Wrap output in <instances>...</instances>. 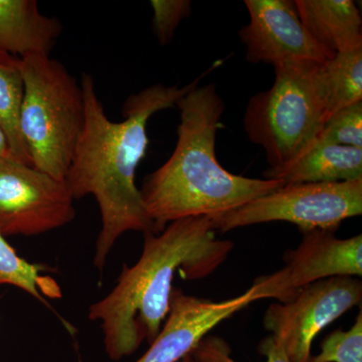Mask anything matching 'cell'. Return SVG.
<instances>
[{"instance_id":"6da1fadb","label":"cell","mask_w":362,"mask_h":362,"mask_svg":"<svg viewBox=\"0 0 362 362\" xmlns=\"http://www.w3.org/2000/svg\"><path fill=\"white\" fill-rule=\"evenodd\" d=\"M201 78L182 88L152 85L131 95L123 106L124 120L113 122L98 96L94 78L83 75L85 124L65 181L75 201L92 195L99 206L102 228L94 256L99 270L124 233H156L135 183L136 170L148 150L147 124L157 112L176 107Z\"/></svg>"},{"instance_id":"7a4b0ae2","label":"cell","mask_w":362,"mask_h":362,"mask_svg":"<svg viewBox=\"0 0 362 362\" xmlns=\"http://www.w3.org/2000/svg\"><path fill=\"white\" fill-rule=\"evenodd\" d=\"M144 237L137 263L125 264L113 290L89 309L90 320L101 323L105 351L113 361L134 354L144 340L154 341L168 317L176 272L187 280L206 278L233 247L216 238L211 216L171 221Z\"/></svg>"},{"instance_id":"3957f363","label":"cell","mask_w":362,"mask_h":362,"mask_svg":"<svg viewBox=\"0 0 362 362\" xmlns=\"http://www.w3.org/2000/svg\"><path fill=\"white\" fill-rule=\"evenodd\" d=\"M176 107L180 124L175 148L140 189L156 233L181 218L228 213L284 185L233 175L218 161L216 134L226 106L216 84L197 86Z\"/></svg>"},{"instance_id":"277c9868","label":"cell","mask_w":362,"mask_h":362,"mask_svg":"<svg viewBox=\"0 0 362 362\" xmlns=\"http://www.w3.org/2000/svg\"><path fill=\"white\" fill-rule=\"evenodd\" d=\"M21 59L25 83L20 128L33 168L65 180L85 124L82 86L47 54Z\"/></svg>"},{"instance_id":"5b68a950","label":"cell","mask_w":362,"mask_h":362,"mask_svg":"<svg viewBox=\"0 0 362 362\" xmlns=\"http://www.w3.org/2000/svg\"><path fill=\"white\" fill-rule=\"evenodd\" d=\"M322 64L274 66L273 86L247 102L245 131L265 150L269 168L294 160L322 132L327 122Z\"/></svg>"},{"instance_id":"8992f818","label":"cell","mask_w":362,"mask_h":362,"mask_svg":"<svg viewBox=\"0 0 362 362\" xmlns=\"http://www.w3.org/2000/svg\"><path fill=\"white\" fill-rule=\"evenodd\" d=\"M362 214V180L339 182L293 183L211 218L216 230L287 221L302 233H334L343 221Z\"/></svg>"},{"instance_id":"52a82bcc","label":"cell","mask_w":362,"mask_h":362,"mask_svg":"<svg viewBox=\"0 0 362 362\" xmlns=\"http://www.w3.org/2000/svg\"><path fill=\"white\" fill-rule=\"evenodd\" d=\"M66 181L9 156L0 160V233L42 235L68 225L76 209Z\"/></svg>"},{"instance_id":"ba28073f","label":"cell","mask_w":362,"mask_h":362,"mask_svg":"<svg viewBox=\"0 0 362 362\" xmlns=\"http://www.w3.org/2000/svg\"><path fill=\"white\" fill-rule=\"evenodd\" d=\"M361 281L324 279L307 286L287 303L270 305L264 326L291 362H309L314 338L324 327L361 304Z\"/></svg>"},{"instance_id":"9c48e42d","label":"cell","mask_w":362,"mask_h":362,"mask_svg":"<svg viewBox=\"0 0 362 362\" xmlns=\"http://www.w3.org/2000/svg\"><path fill=\"white\" fill-rule=\"evenodd\" d=\"M296 250L286 252L285 266L255 280L250 288L255 301L265 298L287 303L307 286L332 277L362 275V235L338 239L334 233L303 232Z\"/></svg>"},{"instance_id":"30bf717a","label":"cell","mask_w":362,"mask_h":362,"mask_svg":"<svg viewBox=\"0 0 362 362\" xmlns=\"http://www.w3.org/2000/svg\"><path fill=\"white\" fill-rule=\"evenodd\" d=\"M244 4L250 21L239 35L249 63L322 64L334 57L307 32L292 0H246Z\"/></svg>"},{"instance_id":"8fae6325","label":"cell","mask_w":362,"mask_h":362,"mask_svg":"<svg viewBox=\"0 0 362 362\" xmlns=\"http://www.w3.org/2000/svg\"><path fill=\"white\" fill-rule=\"evenodd\" d=\"M254 301L251 289L232 299L214 302L173 288L163 328L136 362L181 361L197 349L209 331Z\"/></svg>"},{"instance_id":"7c38bea8","label":"cell","mask_w":362,"mask_h":362,"mask_svg":"<svg viewBox=\"0 0 362 362\" xmlns=\"http://www.w3.org/2000/svg\"><path fill=\"white\" fill-rule=\"evenodd\" d=\"M264 176L284 185L362 180V148L333 144L318 136L294 160L269 168Z\"/></svg>"},{"instance_id":"4fadbf2b","label":"cell","mask_w":362,"mask_h":362,"mask_svg":"<svg viewBox=\"0 0 362 362\" xmlns=\"http://www.w3.org/2000/svg\"><path fill=\"white\" fill-rule=\"evenodd\" d=\"M63 25L40 13L35 0H0V52L51 56Z\"/></svg>"},{"instance_id":"5bb4252c","label":"cell","mask_w":362,"mask_h":362,"mask_svg":"<svg viewBox=\"0 0 362 362\" xmlns=\"http://www.w3.org/2000/svg\"><path fill=\"white\" fill-rule=\"evenodd\" d=\"M300 20L312 37L337 52L362 47L361 11L352 0H294Z\"/></svg>"},{"instance_id":"9a60e30c","label":"cell","mask_w":362,"mask_h":362,"mask_svg":"<svg viewBox=\"0 0 362 362\" xmlns=\"http://www.w3.org/2000/svg\"><path fill=\"white\" fill-rule=\"evenodd\" d=\"M23 95L25 83L20 58L0 52V128L6 136L13 156L33 166L21 134L20 117Z\"/></svg>"},{"instance_id":"2e32d148","label":"cell","mask_w":362,"mask_h":362,"mask_svg":"<svg viewBox=\"0 0 362 362\" xmlns=\"http://www.w3.org/2000/svg\"><path fill=\"white\" fill-rule=\"evenodd\" d=\"M327 120L345 107L362 101V47L337 52L322 64Z\"/></svg>"},{"instance_id":"e0dca14e","label":"cell","mask_w":362,"mask_h":362,"mask_svg":"<svg viewBox=\"0 0 362 362\" xmlns=\"http://www.w3.org/2000/svg\"><path fill=\"white\" fill-rule=\"evenodd\" d=\"M4 238L0 233V287L11 285L20 288L51 308L45 297H61L59 285L52 278L40 275L44 267L21 258Z\"/></svg>"},{"instance_id":"ac0fdd59","label":"cell","mask_w":362,"mask_h":362,"mask_svg":"<svg viewBox=\"0 0 362 362\" xmlns=\"http://www.w3.org/2000/svg\"><path fill=\"white\" fill-rule=\"evenodd\" d=\"M309 362H362V312L349 331L337 330L326 337L320 354Z\"/></svg>"},{"instance_id":"d6986e66","label":"cell","mask_w":362,"mask_h":362,"mask_svg":"<svg viewBox=\"0 0 362 362\" xmlns=\"http://www.w3.org/2000/svg\"><path fill=\"white\" fill-rule=\"evenodd\" d=\"M319 137L333 144L362 148V101L333 114Z\"/></svg>"},{"instance_id":"ffe728a7","label":"cell","mask_w":362,"mask_h":362,"mask_svg":"<svg viewBox=\"0 0 362 362\" xmlns=\"http://www.w3.org/2000/svg\"><path fill=\"white\" fill-rule=\"evenodd\" d=\"M152 30L161 45H168L183 20L189 18L192 6L189 0H152Z\"/></svg>"},{"instance_id":"44dd1931","label":"cell","mask_w":362,"mask_h":362,"mask_svg":"<svg viewBox=\"0 0 362 362\" xmlns=\"http://www.w3.org/2000/svg\"><path fill=\"white\" fill-rule=\"evenodd\" d=\"M259 350L263 356H266V362H291L288 358L284 349L277 344L272 337L265 338L261 342ZM207 354H209L207 361L211 362H235L228 358V356H223V354L218 350H211Z\"/></svg>"},{"instance_id":"7402d4cb","label":"cell","mask_w":362,"mask_h":362,"mask_svg":"<svg viewBox=\"0 0 362 362\" xmlns=\"http://www.w3.org/2000/svg\"><path fill=\"white\" fill-rule=\"evenodd\" d=\"M9 156H13V154H11V149H9L6 136L1 128H0V160Z\"/></svg>"},{"instance_id":"603a6c76","label":"cell","mask_w":362,"mask_h":362,"mask_svg":"<svg viewBox=\"0 0 362 362\" xmlns=\"http://www.w3.org/2000/svg\"><path fill=\"white\" fill-rule=\"evenodd\" d=\"M181 362H194V358H192V356H190V354H188V356L183 357L182 361Z\"/></svg>"}]
</instances>
